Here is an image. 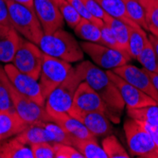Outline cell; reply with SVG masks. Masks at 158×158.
I'll list each match as a JSON object with an SVG mask.
<instances>
[{
	"mask_svg": "<svg viewBox=\"0 0 158 158\" xmlns=\"http://www.w3.org/2000/svg\"><path fill=\"white\" fill-rule=\"evenodd\" d=\"M150 42V38L145 32L144 28L139 26H130L129 27V42L128 51L132 59H137L138 55L141 53Z\"/></svg>",
	"mask_w": 158,
	"mask_h": 158,
	"instance_id": "obj_21",
	"label": "cell"
},
{
	"mask_svg": "<svg viewBox=\"0 0 158 158\" xmlns=\"http://www.w3.org/2000/svg\"><path fill=\"white\" fill-rule=\"evenodd\" d=\"M109 15L119 19L129 26H138L129 17L123 0H96Z\"/></svg>",
	"mask_w": 158,
	"mask_h": 158,
	"instance_id": "obj_22",
	"label": "cell"
},
{
	"mask_svg": "<svg viewBox=\"0 0 158 158\" xmlns=\"http://www.w3.org/2000/svg\"><path fill=\"white\" fill-rule=\"evenodd\" d=\"M72 68L73 66L70 63L44 53L41 74L38 81L42 95L45 99H47L48 95L57 86L64 81Z\"/></svg>",
	"mask_w": 158,
	"mask_h": 158,
	"instance_id": "obj_7",
	"label": "cell"
},
{
	"mask_svg": "<svg viewBox=\"0 0 158 158\" xmlns=\"http://www.w3.org/2000/svg\"><path fill=\"white\" fill-rule=\"evenodd\" d=\"M56 158H84V156L74 147L63 143H52Z\"/></svg>",
	"mask_w": 158,
	"mask_h": 158,
	"instance_id": "obj_33",
	"label": "cell"
},
{
	"mask_svg": "<svg viewBox=\"0 0 158 158\" xmlns=\"http://www.w3.org/2000/svg\"><path fill=\"white\" fill-rule=\"evenodd\" d=\"M0 24L11 26L9 13L8 0H0Z\"/></svg>",
	"mask_w": 158,
	"mask_h": 158,
	"instance_id": "obj_39",
	"label": "cell"
},
{
	"mask_svg": "<svg viewBox=\"0 0 158 158\" xmlns=\"http://www.w3.org/2000/svg\"><path fill=\"white\" fill-rule=\"evenodd\" d=\"M74 147L84 156V158H108L102 146L100 147L98 144L96 138H75Z\"/></svg>",
	"mask_w": 158,
	"mask_h": 158,
	"instance_id": "obj_25",
	"label": "cell"
},
{
	"mask_svg": "<svg viewBox=\"0 0 158 158\" xmlns=\"http://www.w3.org/2000/svg\"><path fill=\"white\" fill-rule=\"evenodd\" d=\"M103 22L106 23L110 27L114 37H116V39L118 40L122 51L130 55V53H129V51H128L129 27H130V26H129L128 24H126L125 22L119 20V19H117V18L109 15V14L106 15Z\"/></svg>",
	"mask_w": 158,
	"mask_h": 158,
	"instance_id": "obj_23",
	"label": "cell"
},
{
	"mask_svg": "<svg viewBox=\"0 0 158 158\" xmlns=\"http://www.w3.org/2000/svg\"><path fill=\"white\" fill-rule=\"evenodd\" d=\"M75 34L84 40L85 42H92L102 44V32H100V27L96 24L81 18L80 23L74 28Z\"/></svg>",
	"mask_w": 158,
	"mask_h": 158,
	"instance_id": "obj_24",
	"label": "cell"
},
{
	"mask_svg": "<svg viewBox=\"0 0 158 158\" xmlns=\"http://www.w3.org/2000/svg\"><path fill=\"white\" fill-rule=\"evenodd\" d=\"M43 121L35 122L30 124L28 127L24 130L21 134L16 135V137L26 145L31 146V144L38 142H51V137L48 132L42 124Z\"/></svg>",
	"mask_w": 158,
	"mask_h": 158,
	"instance_id": "obj_20",
	"label": "cell"
},
{
	"mask_svg": "<svg viewBox=\"0 0 158 158\" xmlns=\"http://www.w3.org/2000/svg\"><path fill=\"white\" fill-rule=\"evenodd\" d=\"M87 82L98 93L104 103L107 118L114 123L120 121L125 102L117 85L109 78L107 72L89 61H83L76 67Z\"/></svg>",
	"mask_w": 158,
	"mask_h": 158,
	"instance_id": "obj_1",
	"label": "cell"
},
{
	"mask_svg": "<svg viewBox=\"0 0 158 158\" xmlns=\"http://www.w3.org/2000/svg\"><path fill=\"white\" fill-rule=\"evenodd\" d=\"M83 78L79 70L72 68L64 81L48 95L46 99V109L57 112H67L72 106L75 93Z\"/></svg>",
	"mask_w": 158,
	"mask_h": 158,
	"instance_id": "obj_6",
	"label": "cell"
},
{
	"mask_svg": "<svg viewBox=\"0 0 158 158\" xmlns=\"http://www.w3.org/2000/svg\"><path fill=\"white\" fill-rule=\"evenodd\" d=\"M68 114L81 121L86 129L95 136H107L112 132L110 119L106 114L98 112H83L74 107H71Z\"/></svg>",
	"mask_w": 158,
	"mask_h": 158,
	"instance_id": "obj_14",
	"label": "cell"
},
{
	"mask_svg": "<svg viewBox=\"0 0 158 158\" xmlns=\"http://www.w3.org/2000/svg\"><path fill=\"white\" fill-rule=\"evenodd\" d=\"M127 114L129 118L158 126V105H150L136 109L127 108Z\"/></svg>",
	"mask_w": 158,
	"mask_h": 158,
	"instance_id": "obj_26",
	"label": "cell"
},
{
	"mask_svg": "<svg viewBox=\"0 0 158 158\" xmlns=\"http://www.w3.org/2000/svg\"><path fill=\"white\" fill-rule=\"evenodd\" d=\"M100 32H102V45H104L110 48H114V49L122 51L118 40L116 39L112 30L106 23H104L102 27H100Z\"/></svg>",
	"mask_w": 158,
	"mask_h": 158,
	"instance_id": "obj_35",
	"label": "cell"
},
{
	"mask_svg": "<svg viewBox=\"0 0 158 158\" xmlns=\"http://www.w3.org/2000/svg\"><path fill=\"white\" fill-rule=\"evenodd\" d=\"M46 110L49 114L51 121L58 124L65 132L72 135L76 138H80V139L97 138L86 129V127L81 121H79L77 118L72 117L67 112H57L48 109Z\"/></svg>",
	"mask_w": 158,
	"mask_h": 158,
	"instance_id": "obj_16",
	"label": "cell"
},
{
	"mask_svg": "<svg viewBox=\"0 0 158 158\" xmlns=\"http://www.w3.org/2000/svg\"><path fill=\"white\" fill-rule=\"evenodd\" d=\"M42 124L48 132L52 143H63V144L74 146V141L76 137L65 132L58 124H56L53 121H43Z\"/></svg>",
	"mask_w": 158,
	"mask_h": 158,
	"instance_id": "obj_27",
	"label": "cell"
},
{
	"mask_svg": "<svg viewBox=\"0 0 158 158\" xmlns=\"http://www.w3.org/2000/svg\"><path fill=\"white\" fill-rule=\"evenodd\" d=\"M138 121L148 131V133L151 135V136H152V140L154 142L155 146L158 149V126H154V125L149 124L147 122L141 121V120H138Z\"/></svg>",
	"mask_w": 158,
	"mask_h": 158,
	"instance_id": "obj_40",
	"label": "cell"
},
{
	"mask_svg": "<svg viewBox=\"0 0 158 158\" xmlns=\"http://www.w3.org/2000/svg\"><path fill=\"white\" fill-rule=\"evenodd\" d=\"M146 70V69H145ZM147 71V70H146ZM148 72V74H149V76H150V78H151V80H152V83L154 84V86H155V88L157 89V91H158V74H156V73H153V72H150V71H147Z\"/></svg>",
	"mask_w": 158,
	"mask_h": 158,
	"instance_id": "obj_43",
	"label": "cell"
},
{
	"mask_svg": "<svg viewBox=\"0 0 158 158\" xmlns=\"http://www.w3.org/2000/svg\"><path fill=\"white\" fill-rule=\"evenodd\" d=\"M33 158H54L55 152L51 142H38L31 145Z\"/></svg>",
	"mask_w": 158,
	"mask_h": 158,
	"instance_id": "obj_34",
	"label": "cell"
},
{
	"mask_svg": "<svg viewBox=\"0 0 158 158\" xmlns=\"http://www.w3.org/2000/svg\"><path fill=\"white\" fill-rule=\"evenodd\" d=\"M4 69L10 82L19 92L34 100L39 105L45 107L46 99L42 95L38 80L21 72L10 63L6 64L4 65Z\"/></svg>",
	"mask_w": 158,
	"mask_h": 158,
	"instance_id": "obj_10",
	"label": "cell"
},
{
	"mask_svg": "<svg viewBox=\"0 0 158 158\" xmlns=\"http://www.w3.org/2000/svg\"><path fill=\"white\" fill-rule=\"evenodd\" d=\"M0 158H33V154L31 146L14 136L0 140Z\"/></svg>",
	"mask_w": 158,
	"mask_h": 158,
	"instance_id": "obj_19",
	"label": "cell"
},
{
	"mask_svg": "<svg viewBox=\"0 0 158 158\" xmlns=\"http://www.w3.org/2000/svg\"><path fill=\"white\" fill-rule=\"evenodd\" d=\"M43 55L44 52L38 45L21 36L19 46L13 56L11 64L21 72L39 80L43 64Z\"/></svg>",
	"mask_w": 158,
	"mask_h": 158,
	"instance_id": "obj_8",
	"label": "cell"
},
{
	"mask_svg": "<svg viewBox=\"0 0 158 158\" xmlns=\"http://www.w3.org/2000/svg\"><path fill=\"white\" fill-rule=\"evenodd\" d=\"M82 1L93 16H95L98 19L104 21L107 13L104 11V10L102 7L99 6V4L96 1V0H82Z\"/></svg>",
	"mask_w": 158,
	"mask_h": 158,
	"instance_id": "obj_37",
	"label": "cell"
},
{
	"mask_svg": "<svg viewBox=\"0 0 158 158\" xmlns=\"http://www.w3.org/2000/svg\"><path fill=\"white\" fill-rule=\"evenodd\" d=\"M123 129L128 148L132 155L143 158H158V149L151 135L137 119L127 118Z\"/></svg>",
	"mask_w": 158,
	"mask_h": 158,
	"instance_id": "obj_5",
	"label": "cell"
},
{
	"mask_svg": "<svg viewBox=\"0 0 158 158\" xmlns=\"http://www.w3.org/2000/svg\"><path fill=\"white\" fill-rule=\"evenodd\" d=\"M71 107L83 112H98L106 114V109L102 98L84 81L79 85Z\"/></svg>",
	"mask_w": 158,
	"mask_h": 158,
	"instance_id": "obj_15",
	"label": "cell"
},
{
	"mask_svg": "<svg viewBox=\"0 0 158 158\" xmlns=\"http://www.w3.org/2000/svg\"><path fill=\"white\" fill-rule=\"evenodd\" d=\"M102 148L106 152L108 158H129V153L124 149V147L120 144L118 138L109 135L105 136L102 141Z\"/></svg>",
	"mask_w": 158,
	"mask_h": 158,
	"instance_id": "obj_31",
	"label": "cell"
},
{
	"mask_svg": "<svg viewBox=\"0 0 158 158\" xmlns=\"http://www.w3.org/2000/svg\"><path fill=\"white\" fill-rule=\"evenodd\" d=\"M0 80L2 81L6 87L13 108L19 116L26 120L28 124H32L39 121H51L46 107L41 106L34 100L19 92L8 78L4 66L0 65Z\"/></svg>",
	"mask_w": 158,
	"mask_h": 158,
	"instance_id": "obj_3",
	"label": "cell"
},
{
	"mask_svg": "<svg viewBox=\"0 0 158 158\" xmlns=\"http://www.w3.org/2000/svg\"><path fill=\"white\" fill-rule=\"evenodd\" d=\"M136 60L143 65V68L147 71L158 74V58L151 41L143 48Z\"/></svg>",
	"mask_w": 158,
	"mask_h": 158,
	"instance_id": "obj_30",
	"label": "cell"
},
{
	"mask_svg": "<svg viewBox=\"0 0 158 158\" xmlns=\"http://www.w3.org/2000/svg\"><path fill=\"white\" fill-rule=\"evenodd\" d=\"M11 1L22 4L31 9H34V0H11Z\"/></svg>",
	"mask_w": 158,
	"mask_h": 158,
	"instance_id": "obj_41",
	"label": "cell"
},
{
	"mask_svg": "<svg viewBox=\"0 0 158 158\" xmlns=\"http://www.w3.org/2000/svg\"><path fill=\"white\" fill-rule=\"evenodd\" d=\"M38 46L45 54L68 63L82 61L84 57L80 43L63 28L50 34H44Z\"/></svg>",
	"mask_w": 158,
	"mask_h": 158,
	"instance_id": "obj_2",
	"label": "cell"
},
{
	"mask_svg": "<svg viewBox=\"0 0 158 158\" xmlns=\"http://www.w3.org/2000/svg\"><path fill=\"white\" fill-rule=\"evenodd\" d=\"M67 1L77 10V11L80 13V15L81 16V18L88 20V21L96 24L98 27H102L104 24V22L102 20L98 19V18H96L95 16L92 15L91 12L87 10V8H86V6L84 5L82 0H67Z\"/></svg>",
	"mask_w": 158,
	"mask_h": 158,
	"instance_id": "obj_36",
	"label": "cell"
},
{
	"mask_svg": "<svg viewBox=\"0 0 158 158\" xmlns=\"http://www.w3.org/2000/svg\"><path fill=\"white\" fill-rule=\"evenodd\" d=\"M34 10L45 34H50L63 28L64 20L60 7L53 0H34Z\"/></svg>",
	"mask_w": 158,
	"mask_h": 158,
	"instance_id": "obj_13",
	"label": "cell"
},
{
	"mask_svg": "<svg viewBox=\"0 0 158 158\" xmlns=\"http://www.w3.org/2000/svg\"><path fill=\"white\" fill-rule=\"evenodd\" d=\"M144 7L148 31L158 37V0H138Z\"/></svg>",
	"mask_w": 158,
	"mask_h": 158,
	"instance_id": "obj_29",
	"label": "cell"
},
{
	"mask_svg": "<svg viewBox=\"0 0 158 158\" xmlns=\"http://www.w3.org/2000/svg\"><path fill=\"white\" fill-rule=\"evenodd\" d=\"M53 1H54L57 5H58V6H60L61 4H63V3L65 1V0H53Z\"/></svg>",
	"mask_w": 158,
	"mask_h": 158,
	"instance_id": "obj_44",
	"label": "cell"
},
{
	"mask_svg": "<svg viewBox=\"0 0 158 158\" xmlns=\"http://www.w3.org/2000/svg\"><path fill=\"white\" fill-rule=\"evenodd\" d=\"M28 125L14 109L0 110V140L18 135Z\"/></svg>",
	"mask_w": 158,
	"mask_h": 158,
	"instance_id": "obj_17",
	"label": "cell"
},
{
	"mask_svg": "<svg viewBox=\"0 0 158 158\" xmlns=\"http://www.w3.org/2000/svg\"><path fill=\"white\" fill-rule=\"evenodd\" d=\"M8 6L11 26L22 37L39 45L45 32L34 9L11 0H8Z\"/></svg>",
	"mask_w": 158,
	"mask_h": 158,
	"instance_id": "obj_4",
	"label": "cell"
},
{
	"mask_svg": "<svg viewBox=\"0 0 158 158\" xmlns=\"http://www.w3.org/2000/svg\"><path fill=\"white\" fill-rule=\"evenodd\" d=\"M127 13L136 25L148 31L145 9L138 0H123Z\"/></svg>",
	"mask_w": 158,
	"mask_h": 158,
	"instance_id": "obj_28",
	"label": "cell"
},
{
	"mask_svg": "<svg viewBox=\"0 0 158 158\" xmlns=\"http://www.w3.org/2000/svg\"><path fill=\"white\" fill-rule=\"evenodd\" d=\"M59 7H60V10H61L64 20L71 28L74 30L75 27L81 20V16L80 15V13L67 0H65V1L63 4H61Z\"/></svg>",
	"mask_w": 158,
	"mask_h": 158,
	"instance_id": "obj_32",
	"label": "cell"
},
{
	"mask_svg": "<svg viewBox=\"0 0 158 158\" xmlns=\"http://www.w3.org/2000/svg\"><path fill=\"white\" fill-rule=\"evenodd\" d=\"M149 38H150V41H151V43H152V46H153V48L155 50V53H156L157 58H158V37L152 34V35L149 36Z\"/></svg>",
	"mask_w": 158,
	"mask_h": 158,
	"instance_id": "obj_42",
	"label": "cell"
},
{
	"mask_svg": "<svg viewBox=\"0 0 158 158\" xmlns=\"http://www.w3.org/2000/svg\"><path fill=\"white\" fill-rule=\"evenodd\" d=\"M117 75L123 78L136 88L152 98L158 103V91L152 83L149 74L144 68H138L132 64H124L113 69Z\"/></svg>",
	"mask_w": 158,
	"mask_h": 158,
	"instance_id": "obj_12",
	"label": "cell"
},
{
	"mask_svg": "<svg viewBox=\"0 0 158 158\" xmlns=\"http://www.w3.org/2000/svg\"><path fill=\"white\" fill-rule=\"evenodd\" d=\"M14 109L10 98L9 93L4 86L2 81L0 80V110H11Z\"/></svg>",
	"mask_w": 158,
	"mask_h": 158,
	"instance_id": "obj_38",
	"label": "cell"
},
{
	"mask_svg": "<svg viewBox=\"0 0 158 158\" xmlns=\"http://www.w3.org/2000/svg\"><path fill=\"white\" fill-rule=\"evenodd\" d=\"M84 53L87 54L93 63L100 68L113 70L124 65L132 60V57L120 50L110 48L104 45L92 42L81 43Z\"/></svg>",
	"mask_w": 158,
	"mask_h": 158,
	"instance_id": "obj_9",
	"label": "cell"
},
{
	"mask_svg": "<svg viewBox=\"0 0 158 158\" xmlns=\"http://www.w3.org/2000/svg\"><path fill=\"white\" fill-rule=\"evenodd\" d=\"M21 35L12 26L0 24V62L10 64L19 46Z\"/></svg>",
	"mask_w": 158,
	"mask_h": 158,
	"instance_id": "obj_18",
	"label": "cell"
},
{
	"mask_svg": "<svg viewBox=\"0 0 158 158\" xmlns=\"http://www.w3.org/2000/svg\"><path fill=\"white\" fill-rule=\"evenodd\" d=\"M106 72L109 78L117 85L127 108L136 109L150 105H158L152 98L136 88L135 86L125 81L120 76L117 75L114 71L107 70Z\"/></svg>",
	"mask_w": 158,
	"mask_h": 158,
	"instance_id": "obj_11",
	"label": "cell"
}]
</instances>
